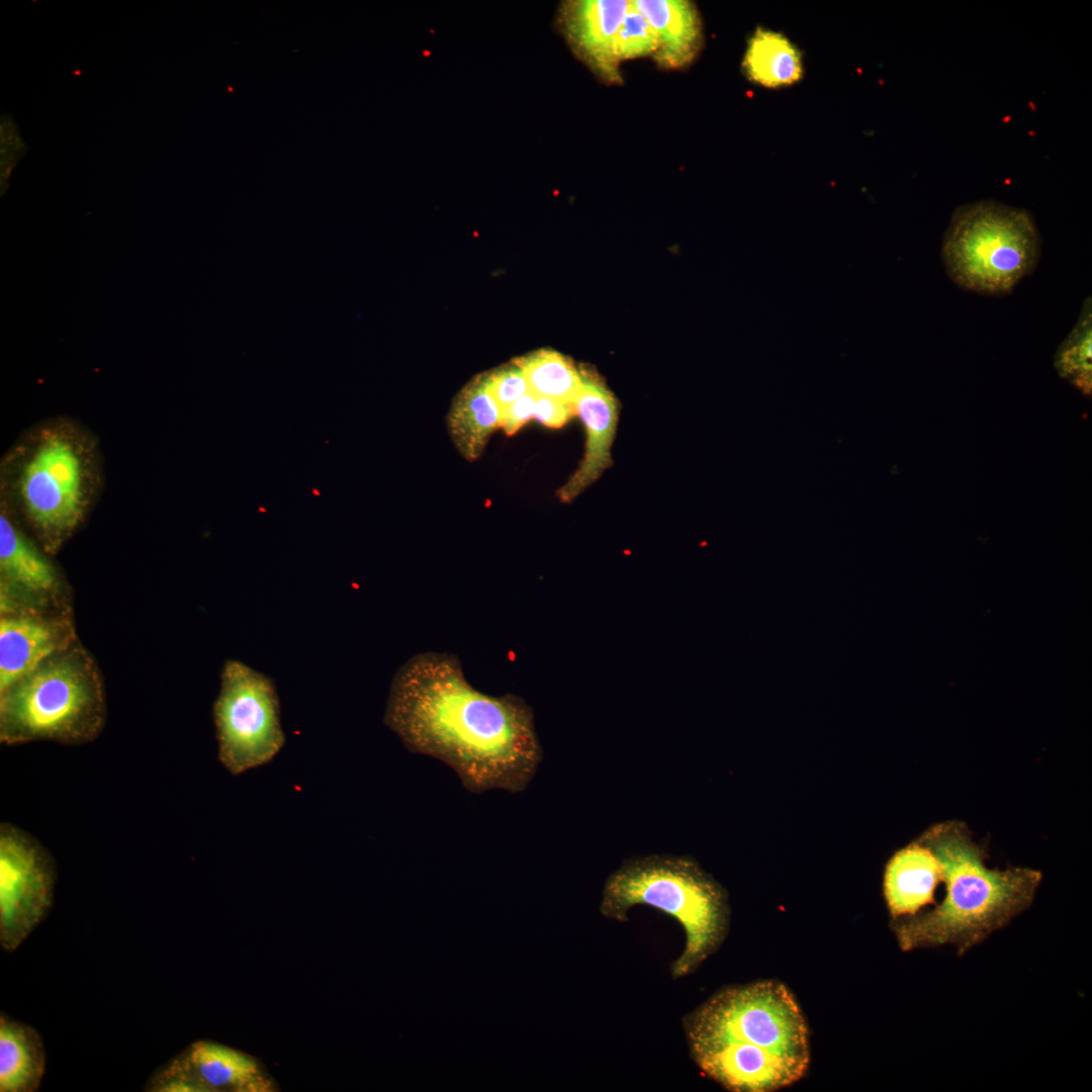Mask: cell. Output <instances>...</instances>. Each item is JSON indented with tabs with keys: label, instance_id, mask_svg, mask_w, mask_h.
Masks as SVG:
<instances>
[{
	"label": "cell",
	"instance_id": "8fae6325",
	"mask_svg": "<svg viewBox=\"0 0 1092 1092\" xmlns=\"http://www.w3.org/2000/svg\"><path fill=\"white\" fill-rule=\"evenodd\" d=\"M0 693L77 644L68 606L0 611Z\"/></svg>",
	"mask_w": 1092,
	"mask_h": 1092
},
{
	"label": "cell",
	"instance_id": "d6986e66",
	"mask_svg": "<svg viewBox=\"0 0 1092 1092\" xmlns=\"http://www.w3.org/2000/svg\"><path fill=\"white\" fill-rule=\"evenodd\" d=\"M742 65L748 79L768 88L792 85L803 74L796 46L783 34L762 28L749 39Z\"/></svg>",
	"mask_w": 1092,
	"mask_h": 1092
},
{
	"label": "cell",
	"instance_id": "d4e9b609",
	"mask_svg": "<svg viewBox=\"0 0 1092 1092\" xmlns=\"http://www.w3.org/2000/svg\"><path fill=\"white\" fill-rule=\"evenodd\" d=\"M536 396L530 391L502 408L499 427L507 435L517 433L534 417Z\"/></svg>",
	"mask_w": 1092,
	"mask_h": 1092
},
{
	"label": "cell",
	"instance_id": "6da1fadb",
	"mask_svg": "<svg viewBox=\"0 0 1092 1092\" xmlns=\"http://www.w3.org/2000/svg\"><path fill=\"white\" fill-rule=\"evenodd\" d=\"M384 723L411 752L446 763L473 794L523 792L543 756L526 702L475 690L451 654L425 652L400 666Z\"/></svg>",
	"mask_w": 1092,
	"mask_h": 1092
},
{
	"label": "cell",
	"instance_id": "2e32d148",
	"mask_svg": "<svg viewBox=\"0 0 1092 1092\" xmlns=\"http://www.w3.org/2000/svg\"><path fill=\"white\" fill-rule=\"evenodd\" d=\"M658 37L655 61L666 69L691 64L703 43L702 22L694 3L686 0H635Z\"/></svg>",
	"mask_w": 1092,
	"mask_h": 1092
},
{
	"label": "cell",
	"instance_id": "484cf974",
	"mask_svg": "<svg viewBox=\"0 0 1092 1092\" xmlns=\"http://www.w3.org/2000/svg\"><path fill=\"white\" fill-rule=\"evenodd\" d=\"M576 415L573 404L553 398L536 396L534 418L549 428H560Z\"/></svg>",
	"mask_w": 1092,
	"mask_h": 1092
},
{
	"label": "cell",
	"instance_id": "9a60e30c",
	"mask_svg": "<svg viewBox=\"0 0 1092 1092\" xmlns=\"http://www.w3.org/2000/svg\"><path fill=\"white\" fill-rule=\"evenodd\" d=\"M942 878L938 858L920 837L897 850L888 860L883 879L884 898L893 920L914 916L935 903V890Z\"/></svg>",
	"mask_w": 1092,
	"mask_h": 1092
},
{
	"label": "cell",
	"instance_id": "7c38bea8",
	"mask_svg": "<svg viewBox=\"0 0 1092 1092\" xmlns=\"http://www.w3.org/2000/svg\"><path fill=\"white\" fill-rule=\"evenodd\" d=\"M52 562L8 518L0 516V611L64 606Z\"/></svg>",
	"mask_w": 1092,
	"mask_h": 1092
},
{
	"label": "cell",
	"instance_id": "5b68a950",
	"mask_svg": "<svg viewBox=\"0 0 1092 1092\" xmlns=\"http://www.w3.org/2000/svg\"><path fill=\"white\" fill-rule=\"evenodd\" d=\"M105 719L99 670L79 644L47 659L0 693V740L6 745L88 743L99 736Z\"/></svg>",
	"mask_w": 1092,
	"mask_h": 1092
},
{
	"label": "cell",
	"instance_id": "30bf717a",
	"mask_svg": "<svg viewBox=\"0 0 1092 1092\" xmlns=\"http://www.w3.org/2000/svg\"><path fill=\"white\" fill-rule=\"evenodd\" d=\"M273 1080L252 1056L234 1048L197 1040L159 1069L150 1092H270Z\"/></svg>",
	"mask_w": 1092,
	"mask_h": 1092
},
{
	"label": "cell",
	"instance_id": "3957f363",
	"mask_svg": "<svg viewBox=\"0 0 1092 1092\" xmlns=\"http://www.w3.org/2000/svg\"><path fill=\"white\" fill-rule=\"evenodd\" d=\"M919 837L940 862L945 894L933 909L893 921L902 950L952 944L963 956L1031 905L1041 872L990 869L986 850L964 822L935 823Z\"/></svg>",
	"mask_w": 1092,
	"mask_h": 1092
},
{
	"label": "cell",
	"instance_id": "ffe728a7",
	"mask_svg": "<svg viewBox=\"0 0 1092 1092\" xmlns=\"http://www.w3.org/2000/svg\"><path fill=\"white\" fill-rule=\"evenodd\" d=\"M516 365L535 396L574 405L582 387V373L566 357L552 350H540L518 359Z\"/></svg>",
	"mask_w": 1092,
	"mask_h": 1092
},
{
	"label": "cell",
	"instance_id": "52a82bcc",
	"mask_svg": "<svg viewBox=\"0 0 1092 1092\" xmlns=\"http://www.w3.org/2000/svg\"><path fill=\"white\" fill-rule=\"evenodd\" d=\"M213 717L218 758L233 775L269 762L284 745L273 680L242 661H225Z\"/></svg>",
	"mask_w": 1092,
	"mask_h": 1092
},
{
	"label": "cell",
	"instance_id": "277c9868",
	"mask_svg": "<svg viewBox=\"0 0 1092 1092\" xmlns=\"http://www.w3.org/2000/svg\"><path fill=\"white\" fill-rule=\"evenodd\" d=\"M636 905H646L675 919L686 943L671 965L673 978L699 967L725 937L729 908L726 893L713 877L688 856L651 854L631 858L604 885L600 912L624 922Z\"/></svg>",
	"mask_w": 1092,
	"mask_h": 1092
},
{
	"label": "cell",
	"instance_id": "603a6c76",
	"mask_svg": "<svg viewBox=\"0 0 1092 1092\" xmlns=\"http://www.w3.org/2000/svg\"><path fill=\"white\" fill-rule=\"evenodd\" d=\"M484 380L500 410L530 391L525 375L518 365L486 374Z\"/></svg>",
	"mask_w": 1092,
	"mask_h": 1092
},
{
	"label": "cell",
	"instance_id": "7402d4cb",
	"mask_svg": "<svg viewBox=\"0 0 1092 1092\" xmlns=\"http://www.w3.org/2000/svg\"><path fill=\"white\" fill-rule=\"evenodd\" d=\"M658 44L655 30L630 1L613 44L616 62L647 55L653 56Z\"/></svg>",
	"mask_w": 1092,
	"mask_h": 1092
},
{
	"label": "cell",
	"instance_id": "5bb4252c",
	"mask_svg": "<svg viewBox=\"0 0 1092 1092\" xmlns=\"http://www.w3.org/2000/svg\"><path fill=\"white\" fill-rule=\"evenodd\" d=\"M581 373L582 387L574 407L585 428V450L580 465L558 491L562 502L575 498L612 465L611 446L618 422V404L597 376L586 371Z\"/></svg>",
	"mask_w": 1092,
	"mask_h": 1092
},
{
	"label": "cell",
	"instance_id": "ba28073f",
	"mask_svg": "<svg viewBox=\"0 0 1092 1092\" xmlns=\"http://www.w3.org/2000/svg\"><path fill=\"white\" fill-rule=\"evenodd\" d=\"M18 493L29 523L55 548L75 530L85 508V465L77 445L59 434L43 436L22 464Z\"/></svg>",
	"mask_w": 1092,
	"mask_h": 1092
},
{
	"label": "cell",
	"instance_id": "cb8c5ba5",
	"mask_svg": "<svg viewBox=\"0 0 1092 1092\" xmlns=\"http://www.w3.org/2000/svg\"><path fill=\"white\" fill-rule=\"evenodd\" d=\"M25 146L18 126L11 116L1 118V181L6 182L16 161L24 154Z\"/></svg>",
	"mask_w": 1092,
	"mask_h": 1092
},
{
	"label": "cell",
	"instance_id": "e0dca14e",
	"mask_svg": "<svg viewBox=\"0 0 1092 1092\" xmlns=\"http://www.w3.org/2000/svg\"><path fill=\"white\" fill-rule=\"evenodd\" d=\"M46 1069L42 1038L30 1025L0 1016V1091L34 1092Z\"/></svg>",
	"mask_w": 1092,
	"mask_h": 1092
},
{
	"label": "cell",
	"instance_id": "9c48e42d",
	"mask_svg": "<svg viewBox=\"0 0 1092 1092\" xmlns=\"http://www.w3.org/2000/svg\"><path fill=\"white\" fill-rule=\"evenodd\" d=\"M57 871L44 846L23 829L0 825V944L14 951L51 911Z\"/></svg>",
	"mask_w": 1092,
	"mask_h": 1092
},
{
	"label": "cell",
	"instance_id": "8992f818",
	"mask_svg": "<svg viewBox=\"0 0 1092 1092\" xmlns=\"http://www.w3.org/2000/svg\"><path fill=\"white\" fill-rule=\"evenodd\" d=\"M1040 239L1024 209L994 200L959 206L943 236L941 257L950 279L980 294L1004 295L1034 270Z\"/></svg>",
	"mask_w": 1092,
	"mask_h": 1092
},
{
	"label": "cell",
	"instance_id": "7a4b0ae2",
	"mask_svg": "<svg viewBox=\"0 0 1092 1092\" xmlns=\"http://www.w3.org/2000/svg\"><path fill=\"white\" fill-rule=\"evenodd\" d=\"M682 1025L697 1066L729 1091H776L808 1070L806 1020L780 982L727 987L688 1014Z\"/></svg>",
	"mask_w": 1092,
	"mask_h": 1092
},
{
	"label": "cell",
	"instance_id": "ac0fdd59",
	"mask_svg": "<svg viewBox=\"0 0 1092 1092\" xmlns=\"http://www.w3.org/2000/svg\"><path fill=\"white\" fill-rule=\"evenodd\" d=\"M502 410L487 389L484 376L470 382L458 395L449 417L452 439L460 452L474 459L488 436L499 427Z\"/></svg>",
	"mask_w": 1092,
	"mask_h": 1092
},
{
	"label": "cell",
	"instance_id": "4fadbf2b",
	"mask_svg": "<svg viewBox=\"0 0 1092 1092\" xmlns=\"http://www.w3.org/2000/svg\"><path fill=\"white\" fill-rule=\"evenodd\" d=\"M629 4L626 0L567 1L559 11V25L573 52L608 82L620 80L613 44Z\"/></svg>",
	"mask_w": 1092,
	"mask_h": 1092
},
{
	"label": "cell",
	"instance_id": "44dd1931",
	"mask_svg": "<svg viewBox=\"0 0 1092 1092\" xmlns=\"http://www.w3.org/2000/svg\"><path fill=\"white\" fill-rule=\"evenodd\" d=\"M1091 298H1086L1081 313L1070 334L1059 347L1055 366L1060 375L1084 393L1091 389Z\"/></svg>",
	"mask_w": 1092,
	"mask_h": 1092
}]
</instances>
